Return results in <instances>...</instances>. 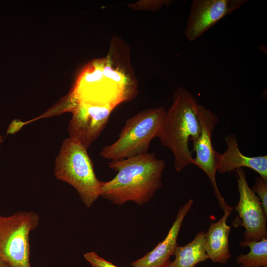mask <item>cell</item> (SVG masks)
I'll list each match as a JSON object with an SVG mask.
<instances>
[{
    "mask_svg": "<svg viewBox=\"0 0 267 267\" xmlns=\"http://www.w3.org/2000/svg\"><path fill=\"white\" fill-rule=\"evenodd\" d=\"M3 141V136L1 135H0V148L1 146V144L2 142Z\"/></svg>",
    "mask_w": 267,
    "mask_h": 267,
    "instance_id": "obj_19",
    "label": "cell"
},
{
    "mask_svg": "<svg viewBox=\"0 0 267 267\" xmlns=\"http://www.w3.org/2000/svg\"><path fill=\"white\" fill-rule=\"evenodd\" d=\"M197 112L201 125V133L197 140L192 143V151L196 153L195 157L192 160V164L200 168L208 177L221 208L223 211L227 210L232 211L233 208L229 206L222 198L216 179L217 152L213 145L212 136L218 123V117L200 104L197 106Z\"/></svg>",
    "mask_w": 267,
    "mask_h": 267,
    "instance_id": "obj_7",
    "label": "cell"
},
{
    "mask_svg": "<svg viewBox=\"0 0 267 267\" xmlns=\"http://www.w3.org/2000/svg\"><path fill=\"white\" fill-rule=\"evenodd\" d=\"M173 0H144L130 4L129 7L134 10H147L156 11L163 6H169Z\"/></svg>",
    "mask_w": 267,
    "mask_h": 267,
    "instance_id": "obj_15",
    "label": "cell"
},
{
    "mask_svg": "<svg viewBox=\"0 0 267 267\" xmlns=\"http://www.w3.org/2000/svg\"><path fill=\"white\" fill-rule=\"evenodd\" d=\"M239 245L248 246L250 249L248 254H241L236 257L239 267H267V237L260 241H241Z\"/></svg>",
    "mask_w": 267,
    "mask_h": 267,
    "instance_id": "obj_14",
    "label": "cell"
},
{
    "mask_svg": "<svg viewBox=\"0 0 267 267\" xmlns=\"http://www.w3.org/2000/svg\"><path fill=\"white\" fill-rule=\"evenodd\" d=\"M246 0H193L184 35L193 42L222 19L239 8Z\"/></svg>",
    "mask_w": 267,
    "mask_h": 267,
    "instance_id": "obj_9",
    "label": "cell"
},
{
    "mask_svg": "<svg viewBox=\"0 0 267 267\" xmlns=\"http://www.w3.org/2000/svg\"><path fill=\"white\" fill-rule=\"evenodd\" d=\"M223 212L221 219L211 223L205 233V250L208 259L222 265L226 264L231 257L228 243L231 227L226 224V221L232 211Z\"/></svg>",
    "mask_w": 267,
    "mask_h": 267,
    "instance_id": "obj_12",
    "label": "cell"
},
{
    "mask_svg": "<svg viewBox=\"0 0 267 267\" xmlns=\"http://www.w3.org/2000/svg\"><path fill=\"white\" fill-rule=\"evenodd\" d=\"M224 140L227 145L226 150L223 153H217V172L230 173L237 169L246 167L267 179V155L255 157L244 155L239 149L237 138L234 134L225 136Z\"/></svg>",
    "mask_w": 267,
    "mask_h": 267,
    "instance_id": "obj_11",
    "label": "cell"
},
{
    "mask_svg": "<svg viewBox=\"0 0 267 267\" xmlns=\"http://www.w3.org/2000/svg\"><path fill=\"white\" fill-rule=\"evenodd\" d=\"M174 255L175 259L167 267H195L198 264L207 260L205 250V232H198L188 244L176 247Z\"/></svg>",
    "mask_w": 267,
    "mask_h": 267,
    "instance_id": "obj_13",
    "label": "cell"
},
{
    "mask_svg": "<svg viewBox=\"0 0 267 267\" xmlns=\"http://www.w3.org/2000/svg\"><path fill=\"white\" fill-rule=\"evenodd\" d=\"M193 199L189 200L178 211L176 218L165 238L151 251L131 263L132 267H167L178 245L177 239L183 221L190 210Z\"/></svg>",
    "mask_w": 267,
    "mask_h": 267,
    "instance_id": "obj_10",
    "label": "cell"
},
{
    "mask_svg": "<svg viewBox=\"0 0 267 267\" xmlns=\"http://www.w3.org/2000/svg\"><path fill=\"white\" fill-rule=\"evenodd\" d=\"M108 165L117 174L112 179L103 181L100 196L117 205L129 201L143 205L162 186L166 164L155 153L111 160Z\"/></svg>",
    "mask_w": 267,
    "mask_h": 267,
    "instance_id": "obj_1",
    "label": "cell"
},
{
    "mask_svg": "<svg viewBox=\"0 0 267 267\" xmlns=\"http://www.w3.org/2000/svg\"><path fill=\"white\" fill-rule=\"evenodd\" d=\"M54 176L72 186L85 205L90 208L100 196L103 181L96 177L87 149L68 137L55 160Z\"/></svg>",
    "mask_w": 267,
    "mask_h": 267,
    "instance_id": "obj_3",
    "label": "cell"
},
{
    "mask_svg": "<svg viewBox=\"0 0 267 267\" xmlns=\"http://www.w3.org/2000/svg\"><path fill=\"white\" fill-rule=\"evenodd\" d=\"M166 112L164 106L148 108L128 119L118 139L102 148L101 157L114 160L148 153L150 142L157 137Z\"/></svg>",
    "mask_w": 267,
    "mask_h": 267,
    "instance_id": "obj_4",
    "label": "cell"
},
{
    "mask_svg": "<svg viewBox=\"0 0 267 267\" xmlns=\"http://www.w3.org/2000/svg\"><path fill=\"white\" fill-rule=\"evenodd\" d=\"M39 222L34 211L0 215V260L11 267H31L29 235Z\"/></svg>",
    "mask_w": 267,
    "mask_h": 267,
    "instance_id": "obj_5",
    "label": "cell"
},
{
    "mask_svg": "<svg viewBox=\"0 0 267 267\" xmlns=\"http://www.w3.org/2000/svg\"><path fill=\"white\" fill-rule=\"evenodd\" d=\"M251 189L259 197L264 212L267 216V179L260 176L257 177Z\"/></svg>",
    "mask_w": 267,
    "mask_h": 267,
    "instance_id": "obj_16",
    "label": "cell"
},
{
    "mask_svg": "<svg viewBox=\"0 0 267 267\" xmlns=\"http://www.w3.org/2000/svg\"><path fill=\"white\" fill-rule=\"evenodd\" d=\"M198 104L195 96L186 88H177L157 135L161 144L172 152L174 169L178 172L192 164L189 141L194 143L201 133L197 112Z\"/></svg>",
    "mask_w": 267,
    "mask_h": 267,
    "instance_id": "obj_2",
    "label": "cell"
},
{
    "mask_svg": "<svg viewBox=\"0 0 267 267\" xmlns=\"http://www.w3.org/2000/svg\"><path fill=\"white\" fill-rule=\"evenodd\" d=\"M235 171L240 197L234 208L239 216L232 225L245 227L243 241H260L267 237V216L259 197L249 187L244 170L239 168Z\"/></svg>",
    "mask_w": 267,
    "mask_h": 267,
    "instance_id": "obj_6",
    "label": "cell"
},
{
    "mask_svg": "<svg viewBox=\"0 0 267 267\" xmlns=\"http://www.w3.org/2000/svg\"><path fill=\"white\" fill-rule=\"evenodd\" d=\"M0 267H11L7 264L0 260Z\"/></svg>",
    "mask_w": 267,
    "mask_h": 267,
    "instance_id": "obj_18",
    "label": "cell"
},
{
    "mask_svg": "<svg viewBox=\"0 0 267 267\" xmlns=\"http://www.w3.org/2000/svg\"><path fill=\"white\" fill-rule=\"evenodd\" d=\"M114 107L80 102L73 110L68 131L69 137L88 149L106 127Z\"/></svg>",
    "mask_w": 267,
    "mask_h": 267,
    "instance_id": "obj_8",
    "label": "cell"
},
{
    "mask_svg": "<svg viewBox=\"0 0 267 267\" xmlns=\"http://www.w3.org/2000/svg\"><path fill=\"white\" fill-rule=\"evenodd\" d=\"M85 260L92 267H118L111 262L100 257L95 252H89L84 254Z\"/></svg>",
    "mask_w": 267,
    "mask_h": 267,
    "instance_id": "obj_17",
    "label": "cell"
}]
</instances>
